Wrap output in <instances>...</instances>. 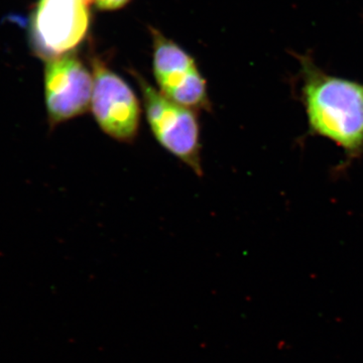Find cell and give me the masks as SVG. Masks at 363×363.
Returning <instances> with one entry per match:
<instances>
[{
  "mask_svg": "<svg viewBox=\"0 0 363 363\" xmlns=\"http://www.w3.org/2000/svg\"><path fill=\"white\" fill-rule=\"evenodd\" d=\"M93 0H38L30 21L33 52L49 62L72 54L89 30Z\"/></svg>",
  "mask_w": 363,
  "mask_h": 363,
  "instance_id": "3",
  "label": "cell"
},
{
  "mask_svg": "<svg viewBox=\"0 0 363 363\" xmlns=\"http://www.w3.org/2000/svg\"><path fill=\"white\" fill-rule=\"evenodd\" d=\"M142 93L143 109L157 142L198 177L203 176L201 126L198 111L172 101L133 72Z\"/></svg>",
  "mask_w": 363,
  "mask_h": 363,
  "instance_id": "2",
  "label": "cell"
},
{
  "mask_svg": "<svg viewBox=\"0 0 363 363\" xmlns=\"http://www.w3.org/2000/svg\"><path fill=\"white\" fill-rule=\"evenodd\" d=\"M130 0H93V4L102 11H116L125 6Z\"/></svg>",
  "mask_w": 363,
  "mask_h": 363,
  "instance_id": "7",
  "label": "cell"
},
{
  "mask_svg": "<svg viewBox=\"0 0 363 363\" xmlns=\"http://www.w3.org/2000/svg\"><path fill=\"white\" fill-rule=\"evenodd\" d=\"M93 91L90 111L100 130L118 143H133L142 123V104L118 74L96 58L91 62Z\"/></svg>",
  "mask_w": 363,
  "mask_h": 363,
  "instance_id": "4",
  "label": "cell"
},
{
  "mask_svg": "<svg viewBox=\"0 0 363 363\" xmlns=\"http://www.w3.org/2000/svg\"><path fill=\"white\" fill-rule=\"evenodd\" d=\"M300 63V97L311 133L328 138L351 157L363 154V84L329 75L309 54Z\"/></svg>",
  "mask_w": 363,
  "mask_h": 363,
  "instance_id": "1",
  "label": "cell"
},
{
  "mask_svg": "<svg viewBox=\"0 0 363 363\" xmlns=\"http://www.w3.org/2000/svg\"><path fill=\"white\" fill-rule=\"evenodd\" d=\"M92 91V71L73 52L48 62L44 94L50 128L54 130L90 111Z\"/></svg>",
  "mask_w": 363,
  "mask_h": 363,
  "instance_id": "6",
  "label": "cell"
},
{
  "mask_svg": "<svg viewBox=\"0 0 363 363\" xmlns=\"http://www.w3.org/2000/svg\"><path fill=\"white\" fill-rule=\"evenodd\" d=\"M154 37V76L160 92L176 104L196 111H211L207 83L195 60L157 30Z\"/></svg>",
  "mask_w": 363,
  "mask_h": 363,
  "instance_id": "5",
  "label": "cell"
}]
</instances>
